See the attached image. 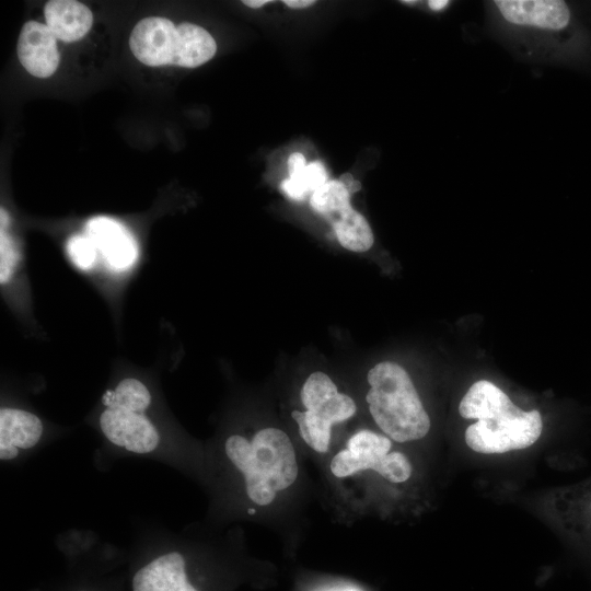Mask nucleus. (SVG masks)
Here are the masks:
<instances>
[{"mask_svg": "<svg viewBox=\"0 0 591 591\" xmlns=\"http://www.w3.org/2000/svg\"><path fill=\"white\" fill-rule=\"evenodd\" d=\"M465 419H476L464 433L466 445L482 454H502L533 445L541 437L538 410L525 412L493 382L473 383L459 405Z\"/></svg>", "mask_w": 591, "mask_h": 591, "instance_id": "nucleus-1", "label": "nucleus"}, {"mask_svg": "<svg viewBox=\"0 0 591 591\" xmlns=\"http://www.w3.org/2000/svg\"><path fill=\"white\" fill-rule=\"evenodd\" d=\"M224 451L233 466L243 474L247 497L255 505L271 503L277 491L290 487L298 477L292 442L280 429H260L251 441L232 434L224 443Z\"/></svg>", "mask_w": 591, "mask_h": 591, "instance_id": "nucleus-2", "label": "nucleus"}, {"mask_svg": "<svg viewBox=\"0 0 591 591\" xmlns=\"http://www.w3.org/2000/svg\"><path fill=\"white\" fill-rule=\"evenodd\" d=\"M367 380L369 412L379 428L396 442L422 439L430 430L427 414L407 371L396 362L373 366Z\"/></svg>", "mask_w": 591, "mask_h": 591, "instance_id": "nucleus-3", "label": "nucleus"}, {"mask_svg": "<svg viewBox=\"0 0 591 591\" xmlns=\"http://www.w3.org/2000/svg\"><path fill=\"white\" fill-rule=\"evenodd\" d=\"M105 409L100 416V427L114 445L136 454L154 451L160 443L155 426L144 415L151 404V394L137 379L120 381L115 390L102 397Z\"/></svg>", "mask_w": 591, "mask_h": 591, "instance_id": "nucleus-4", "label": "nucleus"}, {"mask_svg": "<svg viewBox=\"0 0 591 591\" xmlns=\"http://www.w3.org/2000/svg\"><path fill=\"white\" fill-rule=\"evenodd\" d=\"M304 412L293 410L292 418L305 443L318 453L327 452L332 426L349 419L357 410L354 399L338 392L336 384L324 372L311 373L300 393Z\"/></svg>", "mask_w": 591, "mask_h": 591, "instance_id": "nucleus-5", "label": "nucleus"}, {"mask_svg": "<svg viewBox=\"0 0 591 591\" xmlns=\"http://www.w3.org/2000/svg\"><path fill=\"white\" fill-rule=\"evenodd\" d=\"M392 442L389 437L371 430H360L347 441L331 461L332 473L337 477H347L363 470H372L392 483L406 482L412 476V464L405 454L390 452Z\"/></svg>", "mask_w": 591, "mask_h": 591, "instance_id": "nucleus-6", "label": "nucleus"}, {"mask_svg": "<svg viewBox=\"0 0 591 591\" xmlns=\"http://www.w3.org/2000/svg\"><path fill=\"white\" fill-rule=\"evenodd\" d=\"M494 7L500 19L515 30L556 32L570 21V11L558 0H498Z\"/></svg>", "mask_w": 591, "mask_h": 591, "instance_id": "nucleus-7", "label": "nucleus"}, {"mask_svg": "<svg viewBox=\"0 0 591 591\" xmlns=\"http://www.w3.org/2000/svg\"><path fill=\"white\" fill-rule=\"evenodd\" d=\"M177 30L172 21L150 16L139 21L129 37L134 56L151 67L172 65L175 55Z\"/></svg>", "mask_w": 591, "mask_h": 591, "instance_id": "nucleus-8", "label": "nucleus"}, {"mask_svg": "<svg viewBox=\"0 0 591 591\" xmlns=\"http://www.w3.org/2000/svg\"><path fill=\"white\" fill-rule=\"evenodd\" d=\"M18 57L21 65L32 76L50 77L60 61L56 36L44 23L26 22L19 36Z\"/></svg>", "mask_w": 591, "mask_h": 591, "instance_id": "nucleus-9", "label": "nucleus"}, {"mask_svg": "<svg viewBox=\"0 0 591 591\" xmlns=\"http://www.w3.org/2000/svg\"><path fill=\"white\" fill-rule=\"evenodd\" d=\"M131 591H199L189 581L185 557L176 551L161 554L140 567Z\"/></svg>", "mask_w": 591, "mask_h": 591, "instance_id": "nucleus-10", "label": "nucleus"}, {"mask_svg": "<svg viewBox=\"0 0 591 591\" xmlns=\"http://www.w3.org/2000/svg\"><path fill=\"white\" fill-rule=\"evenodd\" d=\"M85 235L113 269L124 270L135 263L138 253L136 242L119 222L95 217L88 222Z\"/></svg>", "mask_w": 591, "mask_h": 591, "instance_id": "nucleus-11", "label": "nucleus"}, {"mask_svg": "<svg viewBox=\"0 0 591 591\" xmlns=\"http://www.w3.org/2000/svg\"><path fill=\"white\" fill-rule=\"evenodd\" d=\"M43 434L40 419L26 410L1 408L0 410V459L11 461L20 450L37 444Z\"/></svg>", "mask_w": 591, "mask_h": 591, "instance_id": "nucleus-12", "label": "nucleus"}, {"mask_svg": "<svg viewBox=\"0 0 591 591\" xmlns=\"http://www.w3.org/2000/svg\"><path fill=\"white\" fill-rule=\"evenodd\" d=\"M45 19L56 38L66 43L82 38L93 24L91 10L73 0L48 1L45 5Z\"/></svg>", "mask_w": 591, "mask_h": 591, "instance_id": "nucleus-13", "label": "nucleus"}, {"mask_svg": "<svg viewBox=\"0 0 591 591\" xmlns=\"http://www.w3.org/2000/svg\"><path fill=\"white\" fill-rule=\"evenodd\" d=\"M177 40L172 65L185 68H196L210 60L217 44L205 28L188 22L176 26Z\"/></svg>", "mask_w": 591, "mask_h": 591, "instance_id": "nucleus-14", "label": "nucleus"}, {"mask_svg": "<svg viewBox=\"0 0 591 591\" xmlns=\"http://www.w3.org/2000/svg\"><path fill=\"white\" fill-rule=\"evenodd\" d=\"M326 218L334 230L339 244L351 252H366L374 243L373 232L367 219L350 204L328 215Z\"/></svg>", "mask_w": 591, "mask_h": 591, "instance_id": "nucleus-15", "label": "nucleus"}, {"mask_svg": "<svg viewBox=\"0 0 591 591\" xmlns=\"http://www.w3.org/2000/svg\"><path fill=\"white\" fill-rule=\"evenodd\" d=\"M326 182L327 175L324 165L315 161L306 165L301 172L285 179L281 183V188L289 198L302 200L306 194L314 193Z\"/></svg>", "mask_w": 591, "mask_h": 591, "instance_id": "nucleus-16", "label": "nucleus"}, {"mask_svg": "<svg viewBox=\"0 0 591 591\" xmlns=\"http://www.w3.org/2000/svg\"><path fill=\"white\" fill-rule=\"evenodd\" d=\"M314 211L325 217L326 215L350 204V194L339 181H327L317 188L310 198Z\"/></svg>", "mask_w": 591, "mask_h": 591, "instance_id": "nucleus-17", "label": "nucleus"}, {"mask_svg": "<svg viewBox=\"0 0 591 591\" xmlns=\"http://www.w3.org/2000/svg\"><path fill=\"white\" fill-rule=\"evenodd\" d=\"M96 252L95 245L86 235H73L67 243L68 255L81 269H89L93 266Z\"/></svg>", "mask_w": 591, "mask_h": 591, "instance_id": "nucleus-18", "label": "nucleus"}, {"mask_svg": "<svg viewBox=\"0 0 591 591\" xmlns=\"http://www.w3.org/2000/svg\"><path fill=\"white\" fill-rule=\"evenodd\" d=\"M1 265H0V280L1 282L8 281L10 278L15 262L18 259L16 253L13 248V244L10 241V237L1 229Z\"/></svg>", "mask_w": 591, "mask_h": 591, "instance_id": "nucleus-19", "label": "nucleus"}, {"mask_svg": "<svg viewBox=\"0 0 591 591\" xmlns=\"http://www.w3.org/2000/svg\"><path fill=\"white\" fill-rule=\"evenodd\" d=\"M306 166L305 158L299 152L292 153L288 159L289 176L294 175Z\"/></svg>", "mask_w": 591, "mask_h": 591, "instance_id": "nucleus-20", "label": "nucleus"}, {"mask_svg": "<svg viewBox=\"0 0 591 591\" xmlns=\"http://www.w3.org/2000/svg\"><path fill=\"white\" fill-rule=\"evenodd\" d=\"M338 181L341 182L346 186L350 195L360 190L361 188V184L348 173L341 175Z\"/></svg>", "mask_w": 591, "mask_h": 591, "instance_id": "nucleus-21", "label": "nucleus"}, {"mask_svg": "<svg viewBox=\"0 0 591 591\" xmlns=\"http://www.w3.org/2000/svg\"><path fill=\"white\" fill-rule=\"evenodd\" d=\"M283 3L293 9L308 8L315 3L314 0H285Z\"/></svg>", "mask_w": 591, "mask_h": 591, "instance_id": "nucleus-22", "label": "nucleus"}, {"mask_svg": "<svg viewBox=\"0 0 591 591\" xmlns=\"http://www.w3.org/2000/svg\"><path fill=\"white\" fill-rule=\"evenodd\" d=\"M448 0H430L428 1V7L434 12H441L450 5Z\"/></svg>", "mask_w": 591, "mask_h": 591, "instance_id": "nucleus-23", "label": "nucleus"}, {"mask_svg": "<svg viewBox=\"0 0 591 591\" xmlns=\"http://www.w3.org/2000/svg\"><path fill=\"white\" fill-rule=\"evenodd\" d=\"M270 2L269 0H244L243 4L250 7V8H260L265 5L266 3Z\"/></svg>", "mask_w": 591, "mask_h": 591, "instance_id": "nucleus-24", "label": "nucleus"}, {"mask_svg": "<svg viewBox=\"0 0 591 591\" xmlns=\"http://www.w3.org/2000/svg\"><path fill=\"white\" fill-rule=\"evenodd\" d=\"M247 511H248V513H251V514L255 513V509H253V508H252V509H248Z\"/></svg>", "mask_w": 591, "mask_h": 591, "instance_id": "nucleus-25", "label": "nucleus"}, {"mask_svg": "<svg viewBox=\"0 0 591 591\" xmlns=\"http://www.w3.org/2000/svg\"><path fill=\"white\" fill-rule=\"evenodd\" d=\"M77 591H89V590H83V589H82V590H77Z\"/></svg>", "mask_w": 591, "mask_h": 591, "instance_id": "nucleus-26", "label": "nucleus"}, {"mask_svg": "<svg viewBox=\"0 0 591 591\" xmlns=\"http://www.w3.org/2000/svg\"><path fill=\"white\" fill-rule=\"evenodd\" d=\"M590 512H591V507H590Z\"/></svg>", "mask_w": 591, "mask_h": 591, "instance_id": "nucleus-27", "label": "nucleus"}]
</instances>
